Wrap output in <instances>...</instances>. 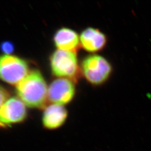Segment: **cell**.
<instances>
[{
	"label": "cell",
	"mask_w": 151,
	"mask_h": 151,
	"mask_svg": "<svg viewBox=\"0 0 151 151\" xmlns=\"http://www.w3.org/2000/svg\"><path fill=\"white\" fill-rule=\"evenodd\" d=\"M47 84L41 73L34 70L17 86L19 97L25 105L33 108H42L48 99Z\"/></svg>",
	"instance_id": "obj_1"
},
{
	"label": "cell",
	"mask_w": 151,
	"mask_h": 151,
	"mask_svg": "<svg viewBox=\"0 0 151 151\" xmlns=\"http://www.w3.org/2000/svg\"><path fill=\"white\" fill-rule=\"evenodd\" d=\"M80 69L81 75L93 86L104 84L113 72V67L110 62L98 54H91L84 57L81 61Z\"/></svg>",
	"instance_id": "obj_2"
},
{
	"label": "cell",
	"mask_w": 151,
	"mask_h": 151,
	"mask_svg": "<svg viewBox=\"0 0 151 151\" xmlns=\"http://www.w3.org/2000/svg\"><path fill=\"white\" fill-rule=\"evenodd\" d=\"M50 66L54 76L77 82L81 75L77 53L57 50L52 54Z\"/></svg>",
	"instance_id": "obj_3"
},
{
	"label": "cell",
	"mask_w": 151,
	"mask_h": 151,
	"mask_svg": "<svg viewBox=\"0 0 151 151\" xmlns=\"http://www.w3.org/2000/svg\"><path fill=\"white\" fill-rule=\"evenodd\" d=\"M29 67L24 60L15 56L0 55V80L18 85L28 74Z\"/></svg>",
	"instance_id": "obj_4"
},
{
	"label": "cell",
	"mask_w": 151,
	"mask_h": 151,
	"mask_svg": "<svg viewBox=\"0 0 151 151\" xmlns=\"http://www.w3.org/2000/svg\"><path fill=\"white\" fill-rule=\"evenodd\" d=\"M76 92L74 82L59 78L54 80L48 90V99L53 104L66 105L74 99Z\"/></svg>",
	"instance_id": "obj_5"
},
{
	"label": "cell",
	"mask_w": 151,
	"mask_h": 151,
	"mask_svg": "<svg viewBox=\"0 0 151 151\" xmlns=\"http://www.w3.org/2000/svg\"><path fill=\"white\" fill-rule=\"evenodd\" d=\"M26 106L20 99H9L0 108V127L21 122L27 116Z\"/></svg>",
	"instance_id": "obj_6"
},
{
	"label": "cell",
	"mask_w": 151,
	"mask_h": 151,
	"mask_svg": "<svg viewBox=\"0 0 151 151\" xmlns=\"http://www.w3.org/2000/svg\"><path fill=\"white\" fill-rule=\"evenodd\" d=\"M81 47L90 53L101 51L107 44L106 35L99 29L92 27L86 28L80 35Z\"/></svg>",
	"instance_id": "obj_7"
},
{
	"label": "cell",
	"mask_w": 151,
	"mask_h": 151,
	"mask_svg": "<svg viewBox=\"0 0 151 151\" xmlns=\"http://www.w3.org/2000/svg\"><path fill=\"white\" fill-rule=\"evenodd\" d=\"M53 41L57 50L77 53L81 47L80 36L75 30L61 27L56 32Z\"/></svg>",
	"instance_id": "obj_8"
},
{
	"label": "cell",
	"mask_w": 151,
	"mask_h": 151,
	"mask_svg": "<svg viewBox=\"0 0 151 151\" xmlns=\"http://www.w3.org/2000/svg\"><path fill=\"white\" fill-rule=\"evenodd\" d=\"M68 117V111L62 105L53 104L46 108L42 116L45 128L54 130L64 124Z\"/></svg>",
	"instance_id": "obj_9"
},
{
	"label": "cell",
	"mask_w": 151,
	"mask_h": 151,
	"mask_svg": "<svg viewBox=\"0 0 151 151\" xmlns=\"http://www.w3.org/2000/svg\"><path fill=\"white\" fill-rule=\"evenodd\" d=\"M1 51L7 55L12 53L14 50V46L12 43L10 42L6 41L1 43Z\"/></svg>",
	"instance_id": "obj_10"
},
{
	"label": "cell",
	"mask_w": 151,
	"mask_h": 151,
	"mask_svg": "<svg viewBox=\"0 0 151 151\" xmlns=\"http://www.w3.org/2000/svg\"><path fill=\"white\" fill-rule=\"evenodd\" d=\"M9 93L3 87L0 86V108L9 98Z\"/></svg>",
	"instance_id": "obj_11"
}]
</instances>
